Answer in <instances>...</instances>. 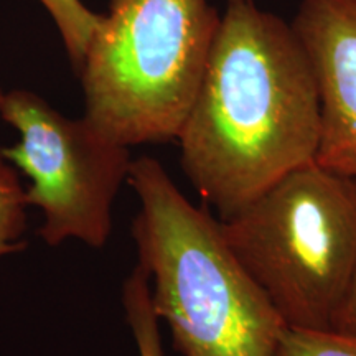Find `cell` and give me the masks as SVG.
<instances>
[{
    "instance_id": "1",
    "label": "cell",
    "mask_w": 356,
    "mask_h": 356,
    "mask_svg": "<svg viewBox=\"0 0 356 356\" xmlns=\"http://www.w3.org/2000/svg\"><path fill=\"white\" fill-rule=\"evenodd\" d=\"M320 131L317 78L293 25L254 0L228 2L177 137L181 168L204 204L228 220L315 162Z\"/></svg>"
},
{
    "instance_id": "2",
    "label": "cell",
    "mask_w": 356,
    "mask_h": 356,
    "mask_svg": "<svg viewBox=\"0 0 356 356\" xmlns=\"http://www.w3.org/2000/svg\"><path fill=\"white\" fill-rule=\"evenodd\" d=\"M132 236L159 322L181 356H275L286 323L239 262L220 220L195 207L154 157L132 160Z\"/></svg>"
},
{
    "instance_id": "3",
    "label": "cell",
    "mask_w": 356,
    "mask_h": 356,
    "mask_svg": "<svg viewBox=\"0 0 356 356\" xmlns=\"http://www.w3.org/2000/svg\"><path fill=\"white\" fill-rule=\"evenodd\" d=\"M220 20L208 0H109L78 71L84 118L126 147L177 140Z\"/></svg>"
},
{
    "instance_id": "4",
    "label": "cell",
    "mask_w": 356,
    "mask_h": 356,
    "mask_svg": "<svg viewBox=\"0 0 356 356\" xmlns=\"http://www.w3.org/2000/svg\"><path fill=\"white\" fill-rule=\"evenodd\" d=\"M220 225L287 328L332 332L356 264V178L315 160Z\"/></svg>"
},
{
    "instance_id": "5",
    "label": "cell",
    "mask_w": 356,
    "mask_h": 356,
    "mask_svg": "<svg viewBox=\"0 0 356 356\" xmlns=\"http://www.w3.org/2000/svg\"><path fill=\"white\" fill-rule=\"evenodd\" d=\"M0 118L19 142L0 149L10 165L30 178L25 198L43 213L40 236L48 246L76 239L101 249L113 229V204L129 180L126 147L86 118H66L26 89L3 92Z\"/></svg>"
},
{
    "instance_id": "6",
    "label": "cell",
    "mask_w": 356,
    "mask_h": 356,
    "mask_svg": "<svg viewBox=\"0 0 356 356\" xmlns=\"http://www.w3.org/2000/svg\"><path fill=\"white\" fill-rule=\"evenodd\" d=\"M292 25L317 78V162L356 178V0H300Z\"/></svg>"
},
{
    "instance_id": "7",
    "label": "cell",
    "mask_w": 356,
    "mask_h": 356,
    "mask_svg": "<svg viewBox=\"0 0 356 356\" xmlns=\"http://www.w3.org/2000/svg\"><path fill=\"white\" fill-rule=\"evenodd\" d=\"M122 305L139 356H163L159 318L152 309L150 280L142 266L134 267L122 286Z\"/></svg>"
},
{
    "instance_id": "8",
    "label": "cell",
    "mask_w": 356,
    "mask_h": 356,
    "mask_svg": "<svg viewBox=\"0 0 356 356\" xmlns=\"http://www.w3.org/2000/svg\"><path fill=\"white\" fill-rule=\"evenodd\" d=\"M25 188L17 170L0 155V257L24 249L26 231Z\"/></svg>"
},
{
    "instance_id": "9",
    "label": "cell",
    "mask_w": 356,
    "mask_h": 356,
    "mask_svg": "<svg viewBox=\"0 0 356 356\" xmlns=\"http://www.w3.org/2000/svg\"><path fill=\"white\" fill-rule=\"evenodd\" d=\"M47 8L61 35L68 56L76 71L83 65L92 32L99 24V13L91 12L81 0H38Z\"/></svg>"
},
{
    "instance_id": "10",
    "label": "cell",
    "mask_w": 356,
    "mask_h": 356,
    "mask_svg": "<svg viewBox=\"0 0 356 356\" xmlns=\"http://www.w3.org/2000/svg\"><path fill=\"white\" fill-rule=\"evenodd\" d=\"M275 356H356V338L335 332H284Z\"/></svg>"
},
{
    "instance_id": "11",
    "label": "cell",
    "mask_w": 356,
    "mask_h": 356,
    "mask_svg": "<svg viewBox=\"0 0 356 356\" xmlns=\"http://www.w3.org/2000/svg\"><path fill=\"white\" fill-rule=\"evenodd\" d=\"M332 332L338 333V335L356 338V264L353 267V273H351L343 300H341L335 318H333Z\"/></svg>"
},
{
    "instance_id": "12",
    "label": "cell",
    "mask_w": 356,
    "mask_h": 356,
    "mask_svg": "<svg viewBox=\"0 0 356 356\" xmlns=\"http://www.w3.org/2000/svg\"><path fill=\"white\" fill-rule=\"evenodd\" d=\"M228 2H243V0H228Z\"/></svg>"
},
{
    "instance_id": "13",
    "label": "cell",
    "mask_w": 356,
    "mask_h": 356,
    "mask_svg": "<svg viewBox=\"0 0 356 356\" xmlns=\"http://www.w3.org/2000/svg\"><path fill=\"white\" fill-rule=\"evenodd\" d=\"M2 95H3V92H2V91H0V99H2Z\"/></svg>"
}]
</instances>
